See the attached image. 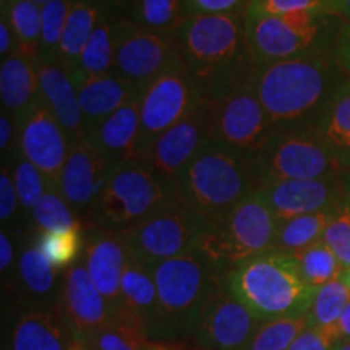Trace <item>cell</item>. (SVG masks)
<instances>
[{
    "label": "cell",
    "instance_id": "obj_1",
    "mask_svg": "<svg viewBox=\"0 0 350 350\" xmlns=\"http://www.w3.org/2000/svg\"><path fill=\"white\" fill-rule=\"evenodd\" d=\"M347 80L332 49H314L258 68V98L275 130L317 126L339 86Z\"/></svg>",
    "mask_w": 350,
    "mask_h": 350
},
{
    "label": "cell",
    "instance_id": "obj_2",
    "mask_svg": "<svg viewBox=\"0 0 350 350\" xmlns=\"http://www.w3.org/2000/svg\"><path fill=\"white\" fill-rule=\"evenodd\" d=\"M182 62L209 98L252 83L256 73L247 42L245 10L214 15H193L175 31Z\"/></svg>",
    "mask_w": 350,
    "mask_h": 350
},
{
    "label": "cell",
    "instance_id": "obj_3",
    "mask_svg": "<svg viewBox=\"0 0 350 350\" xmlns=\"http://www.w3.org/2000/svg\"><path fill=\"white\" fill-rule=\"evenodd\" d=\"M261 178L255 157L208 142L175 183V198L209 224L255 193Z\"/></svg>",
    "mask_w": 350,
    "mask_h": 350
},
{
    "label": "cell",
    "instance_id": "obj_4",
    "mask_svg": "<svg viewBox=\"0 0 350 350\" xmlns=\"http://www.w3.org/2000/svg\"><path fill=\"white\" fill-rule=\"evenodd\" d=\"M151 269L157 317L150 339L191 340L204 306L226 282V273L198 252L164 260Z\"/></svg>",
    "mask_w": 350,
    "mask_h": 350
},
{
    "label": "cell",
    "instance_id": "obj_5",
    "mask_svg": "<svg viewBox=\"0 0 350 350\" xmlns=\"http://www.w3.org/2000/svg\"><path fill=\"white\" fill-rule=\"evenodd\" d=\"M227 287L258 319L305 317L317 288L308 286L292 253L269 250L235 265Z\"/></svg>",
    "mask_w": 350,
    "mask_h": 350
},
{
    "label": "cell",
    "instance_id": "obj_6",
    "mask_svg": "<svg viewBox=\"0 0 350 350\" xmlns=\"http://www.w3.org/2000/svg\"><path fill=\"white\" fill-rule=\"evenodd\" d=\"M344 21L327 12L260 15L245 10L248 51L256 68L314 49H334Z\"/></svg>",
    "mask_w": 350,
    "mask_h": 350
},
{
    "label": "cell",
    "instance_id": "obj_7",
    "mask_svg": "<svg viewBox=\"0 0 350 350\" xmlns=\"http://www.w3.org/2000/svg\"><path fill=\"white\" fill-rule=\"evenodd\" d=\"M172 188L163 183L139 161L113 165L93 209L90 227L119 232L150 217L175 201Z\"/></svg>",
    "mask_w": 350,
    "mask_h": 350
},
{
    "label": "cell",
    "instance_id": "obj_8",
    "mask_svg": "<svg viewBox=\"0 0 350 350\" xmlns=\"http://www.w3.org/2000/svg\"><path fill=\"white\" fill-rule=\"evenodd\" d=\"M275 230L278 219L255 191L224 219L209 224L196 252L227 274L239 262L273 250Z\"/></svg>",
    "mask_w": 350,
    "mask_h": 350
},
{
    "label": "cell",
    "instance_id": "obj_9",
    "mask_svg": "<svg viewBox=\"0 0 350 350\" xmlns=\"http://www.w3.org/2000/svg\"><path fill=\"white\" fill-rule=\"evenodd\" d=\"M208 142L255 157L275 129L252 83L203 98Z\"/></svg>",
    "mask_w": 350,
    "mask_h": 350
},
{
    "label": "cell",
    "instance_id": "obj_10",
    "mask_svg": "<svg viewBox=\"0 0 350 350\" xmlns=\"http://www.w3.org/2000/svg\"><path fill=\"white\" fill-rule=\"evenodd\" d=\"M255 161L261 183L313 180L345 174L314 126L275 130L258 151Z\"/></svg>",
    "mask_w": 350,
    "mask_h": 350
},
{
    "label": "cell",
    "instance_id": "obj_11",
    "mask_svg": "<svg viewBox=\"0 0 350 350\" xmlns=\"http://www.w3.org/2000/svg\"><path fill=\"white\" fill-rule=\"evenodd\" d=\"M209 222L175 200L137 224L119 230L131 256L150 268L170 258L198 250Z\"/></svg>",
    "mask_w": 350,
    "mask_h": 350
},
{
    "label": "cell",
    "instance_id": "obj_12",
    "mask_svg": "<svg viewBox=\"0 0 350 350\" xmlns=\"http://www.w3.org/2000/svg\"><path fill=\"white\" fill-rule=\"evenodd\" d=\"M201 91L183 62L175 65L139 93L138 156L161 135L190 116L201 104Z\"/></svg>",
    "mask_w": 350,
    "mask_h": 350
},
{
    "label": "cell",
    "instance_id": "obj_13",
    "mask_svg": "<svg viewBox=\"0 0 350 350\" xmlns=\"http://www.w3.org/2000/svg\"><path fill=\"white\" fill-rule=\"evenodd\" d=\"M182 62L175 33L151 31L122 18L113 75L143 90L152 80Z\"/></svg>",
    "mask_w": 350,
    "mask_h": 350
},
{
    "label": "cell",
    "instance_id": "obj_14",
    "mask_svg": "<svg viewBox=\"0 0 350 350\" xmlns=\"http://www.w3.org/2000/svg\"><path fill=\"white\" fill-rule=\"evenodd\" d=\"M260 323L224 282L204 306L191 342L208 350H242Z\"/></svg>",
    "mask_w": 350,
    "mask_h": 350
},
{
    "label": "cell",
    "instance_id": "obj_15",
    "mask_svg": "<svg viewBox=\"0 0 350 350\" xmlns=\"http://www.w3.org/2000/svg\"><path fill=\"white\" fill-rule=\"evenodd\" d=\"M206 139V117L201 99V104L190 116L161 135L137 161L174 190L180 174L198 154Z\"/></svg>",
    "mask_w": 350,
    "mask_h": 350
},
{
    "label": "cell",
    "instance_id": "obj_16",
    "mask_svg": "<svg viewBox=\"0 0 350 350\" xmlns=\"http://www.w3.org/2000/svg\"><path fill=\"white\" fill-rule=\"evenodd\" d=\"M256 191L271 208L278 222L345 206L344 175L313 180L262 182Z\"/></svg>",
    "mask_w": 350,
    "mask_h": 350
},
{
    "label": "cell",
    "instance_id": "obj_17",
    "mask_svg": "<svg viewBox=\"0 0 350 350\" xmlns=\"http://www.w3.org/2000/svg\"><path fill=\"white\" fill-rule=\"evenodd\" d=\"M57 308L73 338L85 344L93 342L100 331L112 325L111 308L91 281L85 262L77 261L67 269Z\"/></svg>",
    "mask_w": 350,
    "mask_h": 350
},
{
    "label": "cell",
    "instance_id": "obj_18",
    "mask_svg": "<svg viewBox=\"0 0 350 350\" xmlns=\"http://www.w3.org/2000/svg\"><path fill=\"white\" fill-rule=\"evenodd\" d=\"M18 131V144L23 159L41 170L51 190H59L60 175L67 163L72 143L42 99L21 122Z\"/></svg>",
    "mask_w": 350,
    "mask_h": 350
},
{
    "label": "cell",
    "instance_id": "obj_19",
    "mask_svg": "<svg viewBox=\"0 0 350 350\" xmlns=\"http://www.w3.org/2000/svg\"><path fill=\"white\" fill-rule=\"evenodd\" d=\"M112 165L96 150L90 138L81 137L70 144L67 163L59 182V193L73 213L88 216L98 201Z\"/></svg>",
    "mask_w": 350,
    "mask_h": 350
},
{
    "label": "cell",
    "instance_id": "obj_20",
    "mask_svg": "<svg viewBox=\"0 0 350 350\" xmlns=\"http://www.w3.org/2000/svg\"><path fill=\"white\" fill-rule=\"evenodd\" d=\"M126 260L129 250L119 232L90 227V234L85 240L83 262L91 281L106 299L112 319L120 306V282Z\"/></svg>",
    "mask_w": 350,
    "mask_h": 350
},
{
    "label": "cell",
    "instance_id": "obj_21",
    "mask_svg": "<svg viewBox=\"0 0 350 350\" xmlns=\"http://www.w3.org/2000/svg\"><path fill=\"white\" fill-rule=\"evenodd\" d=\"M157 317V288L152 269L129 253L120 282V306L112 323L131 326L151 338Z\"/></svg>",
    "mask_w": 350,
    "mask_h": 350
},
{
    "label": "cell",
    "instance_id": "obj_22",
    "mask_svg": "<svg viewBox=\"0 0 350 350\" xmlns=\"http://www.w3.org/2000/svg\"><path fill=\"white\" fill-rule=\"evenodd\" d=\"M68 75L75 85L83 117H85L86 133L88 130L94 129L117 109L137 98L142 91L130 81L113 75V73L111 75H90V73L75 70Z\"/></svg>",
    "mask_w": 350,
    "mask_h": 350
},
{
    "label": "cell",
    "instance_id": "obj_23",
    "mask_svg": "<svg viewBox=\"0 0 350 350\" xmlns=\"http://www.w3.org/2000/svg\"><path fill=\"white\" fill-rule=\"evenodd\" d=\"M86 137L112 167L137 159L139 142V94L106 117L94 129L88 130Z\"/></svg>",
    "mask_w": 350,
    "mask_h": 350
},
{
    "label": "cell",
    "instance_id": "obj_24",
    "mask_svg": "<svg viewBox=\"0 0 350 350\" xmlns=\"http://www.w3.org/2000/svg\"><path fill=\"white\" fill-rule=\"evenodd\" d=\"M41 99L65 130L70 143L85 137L86 124L72 78L62 65L38 60Z\"/></svg>",
    "mask_w": 350,
    "mask_h": 350
},
{
    "label": "cell",
    "instance_id": "obj_25",
    "mask_svg": "<svg viewBox=\"0 0 350 350\" xmlns=\"http://www.w3.org/2000/svg\"><path fill=\"white\" fill-rule=\"evenodd\" d=\"M75 342L59 308H33L16 319L8 350H73Z\"/></svg>",
    "mask_w": 350,
    "mask_h": 350
},
{
    "label": "cell",
    "instance_id": "obj_26",
    "mask_svg": "<svg viewBox=\"0 0 350 350\" xmlns=\"http://www.w3.org/2000/svg\"><path fill=\"white\" fill-rule=\"evenodd\" d=\"M0 98L3 111L21 124L41 103L38 62L12 54L0 65Z\"/></svg>",
    "mask_w": 350,
    "mask_h": 350
},
{
    "label": "cell",
    "instance_id": "obj_27",
    "mask_svg": "<svg viewBox=\"0 0 350 350\" xmlns=\"http://www.w3.org/2000/svg\"><path fill=\"white\" fill-rule=\"evenodd\" d=\"M109 12L111 8H107L100 0H75L70 8L57 57V64L62 65L67 73L78 68L80 57L91 34Z\"/></svg>",
    "mask_w": 350,
    "mask_h": 350
},
{
    "label": "cell",
    "instance_id": "obj_28",
    "mask_svg": "<svg viewBox=\"0 0 350 350\" xmlns=\"http://www.w3.org/2000/svg\"><path fill=\"white\" fill-rule=\"evenodd\" d=\"M319 138L336 156L345 172L350 170V78L332 96L317 126Z\"/></svg>",
    "mask_w": 350,
    "mask_h": 350
},
{
    "label": "cell",
    "instance_id": "obj_29",
    "mask_svg": "<svg viewBox=\"0 0 350 350\" xmlns=\"http://www.w3.org/2000/svg\"><path fill=\"white\" fill-rule=\"evenodd\" d=\"M122 18L124 16L120 13L111 10L100 20L83 51L77 70L90 73V75H111L113 73Z\"/></svg>",
    "mask_w": 350,
    "mask_h": 350
},
{
    "label": "cell",
    "instance_id": "obj_30",
    "mask_svg": "<svg viewBox=\"0 0 350 350\" xmlns=\"http://www.w3.org/2000/svg\"><path fill=\"white\" fill-rule=\"evenodd\" d=\"M2 16L15 36V52L38 62L41 47V5L34 0H2Z\"/></svg>",
    "mask_w": 350,
    "mask_h": 350
},
{
    "label": "cell",
    "instance_id": "obj_31",
    "mask_svg": "<svg viewBox=\"0 0 350 350\" xmlns=\"http://www.w3.org/2000/svg\"><path fill=\"white\" fill-rule=\"evenodd\" d=\"M334 211L304 214V216H295L287 221L278 222L273 250L294 255V253L305 250L310 245L323 240L327 222Z\"/></svg>",
    "mask_w": 350,
    "mask_h": 350
},
{
    "label": "cell",
    "instance_id": "obj_32",
    "mask_svg": "<svg viewBox=\"0 0 350 350\" xmlns=\"http://www.w3.org/2000/svg\"><path fill=\"white\" fill-rule=\"evenodd\" d=\"M124 16L142 28L161 33H175L188 18L183 0H135Z\"/></svg>",
    "mask_w": 350,
    "mask_h": 350
},
{
    "label": "cell",
    "instance_id": "obj_33",
    "mask_svg": "<svg viewBox=\"0 0 350 350\" xmlns=\"http://www.w3.org/2000/svg\"><path fill=\"white\" fill-rule=\"evenodd\" d=\"M349 301L350 291L340 279H334V281L318 287L314 292L312 306L306 313L308 327L336 329Z\"/></svg>",
    "mask_w": 350,
    "mask_h": 350
},
{
    "label": "cell",
    "instance_id": "obj_34",
    "mask_svg": "<svg viewBox=\"0 0 350 350\" xmlns=\"http://www.w3.org/2000/svg\"><path fill=\"white\" fill-rule=\"evenodd\" d=\"M308 327V318L262 319L242 350H288Z\"/></svg>",
    "mask_w": 350,
    "mask_h": 350
},
{
    "label": "cell",
    "instance_id": "obj_35",
    "mask_svg": "<svg viewBox=\"0 0 350 350\" xmlns=\"http://www.w3.org/2000/svg\"><path fill=\"white\" fill-rule=\"evenodd\" d=\"M36 245L57 271L72 268L81 250H85L83 224L65 230L41 232Z\"/></svg>",
    "mask_w": 350,
    "mask_h": 350
},
{
    "label": "cell",
    "instance_id": "obj_36",
    "mask_svg": "<svg viewBox=\"0 0 350 350\" xmlns=\"http://www.w3.org/2000/svg\"><path fill=\"white\" fill-rule=\"evenodd\" d=\"M294 256L299 261L300 273L306 284L314 288L325 286L334 279H339L344 269L334 253L329 250V247L323 240L310 245L305 250L294 253Z\"/></svg>",
    "mask_w": 350,
    "mask_h": 350
},
{
    "label": "cell",
    "instance_id": "obj_37",
    "mask_svg": "<svg viewBox=\"0 0 350 350\" xmlns=\"http://www.w3.org/2000/svg\"><path fill=\"white\" fill-rule=\"evenodd\" d=\"M18 273L23 286L31 295L47 297L54 292L57 269L42 255L38 245L25 248L18 261Z\"/></svg>",
    "mask_w": 350,
    "mask_h": 350
},
{
    "label": "cell",
    "instance_id": "obj_38",
    "mask_svg": "<svg viewBox=\"0 0 350 350\" xmlns=\"http://www.w3.org/2000/svg\"><path fill=\"white\" fill-rule=\"evenodd\" d=\"M73 3H75V0H52L47 5L41 7L42 31L39 60L57 62L65 23H67L70 8H72Z\"/></svg>",
    "mask_w": 350,
    "mask_h": 350
},
{
    "label": "cell",
    "instance_id": "obj_39",
    "mask_svg": "<svg viewBox=\"0 0 350 350\" xmlns=\"http://www.w3.org/2000/svg\"><path fill=\"white\" fill-rule=\"evenodd\" d=\"M31 213L34 224L41 232L65 230L81 224V221L73 213V209L68 206L64 196L57 190H51V188H47V191Z\"/></svg>",
    "mask_w": 350,
    "mask_h": 350
},
{
    "label": "cell",
    "instance_id": "obj_40",
    "mask_svg": "<svg viewBox=\"0 0 350 350\" xmlns=\"http://www.w3.org/2000/svg\"><path fill=\"white\" fill-rule=\"evenodd\" d=\"M13 183H15L16 193H18L20 204L25 209L33 211L44 193L47 191V182L41 170L29 161L21 159L13 169Z\"/></svg>",
    "mask_w": 350,
    "mask_h": 350
},
{
    "label": "cell",
    "instance_id": "obj_41",
    "mask_svg": "<svg viewBox=\"0 0 350 350\" xmlns=\"http://www.w3.org/2000/svg\"><path fill=\"white\" fill-rule=\"evenodd\" d=\"M325 242L338 258L344 269H350V208L340 206L331 214L327 222Z\"/></svg>",
    "mask_w": 350,
    "mask_h": 350
},
{
    "label": "cell",
    "instance_id": "obj_42",
    "mask_svg": "<svg viewBox=\"0 0 350 350\" xmlns=\"http://www.w3.org/2000/svg\"><path fill=\"white\" fill-rule=\"evenodd\" d=\"M146 340V336H143L135 327L122 323H112L106 329L100 331L90 345H93L96 350H144Z\"/></svg>",
    "mask_w": 350,
    "mask_h": 350
},
{
    "label": "cell",
    "instance_id": "obj_43",
    "mask_svg": "<svg viewBox=\"0 0 350 350\" xmlns=\"http://www.w3.org/2000/svg\"><path fill=\"white\" fill-rule=\"evenodd\" d=\"M331 0H250L245 10L260 15H286L292 12H327Z\"/></svg>",
    "mask_w": 350,
    "mask_h": 350
},
{
    "label": "cell",
    "instance_id": "obj_44",
    "mask_svg": "<svg viewBox=\"0 0 350 350\" xmlns=\"http://www.w3.org/2000/svg\"><path fill=\"white\" fill-rule=\"evenodd\" d=\"M339 342V336L336 329H317L306 327L294 340L288 350H334Z\"/></svg>",
    "mask_w": 350,
    "mask_h": 350
},
{
    "label": "cell",
    "instance_id": "obj_45",
    "mask_svg": "<svg viewBox=\"0 0 350 350\" xmlns=\"http://www.w3.org/2000/svg\"><path fill=\"white\" fill-rule=\"evenodd\" d=\"M250 0H183L188 16L245 10Z\"/></svg>",
    "mask_w": 350,
    "mask_h": 350
},
{
    "label": "cell",
    "instance_id": "obj_46",
    "mask_svg": "<svg viewBox=\"0 0 350 350\" xmlns=\"http://www.w3.org/2000/svg\"><path fill=\"white\" fill-rule=\"evenodd\" d=\"M18 193H16L13 177L7 172L5 167L0 170V219L3 222L13 217L18 208Z\"/></svg>",
    "mask_w": 350,
    "mask_h": 350
},
{
    "label": "cell",
    "instance_id": "obj_47",
    "mask_svg": "<svg viewBox=\"0 0 350 350\" xmlns=\"http://www.w3.org/2000/svg\"><path fill=\"white\" fill-rule=\"evenodd\" d=\"M332 54L344 75L350 78V23H342L340 26Z\"/></svg>",
    "mask_w": 350,
    "mask_h": 350
},
{
    "label": "cell",
    "instance_id": "obj_48",
    "mask_svg": "<svg viewBox=\"0 0 350 350\" xmlns=\"http://www.w3.org/2000/svg\"><path fill=\"white\" fill-rule=\"evenodd\" d=\"M12 54H15V36H13L8 21L2 16V20H0V55L3 60Z\"/></svg>",
    "mask_w": 350,
    "mask_h": 350
},
{
    "label": "cell",
    "instance_id": "obj_49",
    "mask_svg": "<svg viewBox=\"0 0 350 350\" xmlns=\"http://www.w3.org/2000/svg\"><path fill=\"white\" fill-rule=\"evenodd\" d=\"M13 138V117L5 111L0 116V148L2 151L8 150Z\"/></svg>",
    "mask_w": 350,
    "mask_h": 350
},
{
    "label": "cell",
    "instance_id": "obj_50",
    "mask_svg": "<svg viewBox=\"0 0 350 350\" xmlns=\"http://www.w3.org/2000/svg\"><path fill=\"white\" fill-rule=\"evenodd\" d=\"M13 261V245L5 230L0 232V269L7 271Z\"/></svg>",
    "mask_w": 350,
    "mask_h": 350
},
{
    "label": "cell",
    "instance_id": "obj_51",
    "mask_svg": "<svg viewBox=\"0 0 350 350\" xmlns=\"http://www.w3.org/2000/svg\"><path fill=\"white\" fill-rule=\"evenodd\" d=\"M329 13L338 16L344 23H350V0H331Z\"/></svg>",
    "mask_w": 350,
    "mask_h": 350
},
{
    "label": "cell",
    "instance_id": "obj_52",
    "mask_svg": "<svg viewBox=\"0 0 350 350\" xmlns=\"http://www.w3.org/2000/svg\"><path fill=\"white\" fill-rule=\"evenodd\" d=\"M336 331H338L339 340H350V301L345 306L342 317H340L338 326H336Z\"/></svg>",
    "mask_w": 350,
    "mask_h": 350
},
{
    "label": "cell",
    "instance_id": "obj_53",
    "mask_svg": "<svg viewBox=\"0 0 350 350\" xmlns=\"http://www.w3.org/2000/svg\"><path fill=\"white\" fill-rule=\"evenodd\" d=\"M100 2H103L107 8H111L112 12L120 13V15L124 16V13L129 10V7L135 2V0H100Z\"/></svg>",
    "mask_w": 350,
    "mask_h": 350
},
{
    "label": "cell",
    "instance_id": "obj_54",
    "mask_svg": "<svg viewBox=\"0 0 350 350\" xmlns=\"http://www.w3.org/2000/svg\"><path fill=\"white\" fill-rule=\"evenodd\" d=\"M344 188H345V206L350 208V170L344 174Z\"/></svg>",
    "mask_w": 350,
    "mask_h": 350
},
{
    "label": "cell",
    "instance_id": "obj_55",
    "mask_svg": "<svg viewBox=\"0 0 350 350\" xmlns=\"http://www.w3.org/2000/svg\"><path fill=\"white\" fill-rule=\"evenodd\" d=\"M339 279L345 284V286H347V288L350 291V269H342V273H340Z\"/></svg>",
    "mask_w": 350,
    "mask_h": 350
},
{
    "label": "cell",
    "instance_id": "obj_56",
    "mask_svg": "<svg viewBox=\"0 0 350 350\" xmlns=\"http://www.w3.org/2000/svg\"><path fill=\"white\" fill-rule=\"evenodd\" d=\"M73 350H96V349L93 347V345L81 342V340H77L75 347H73Z\"/></svg>",
    "mask_w": 350,
    "mask_h": 350
},
{
    "label": "cell",
    "instance_id": "obj_57",
    "mask_svg": "<svg viewBox=\"0 0 350 350\" xmlns=\"http://www.w3.org/2000/svg\"><path fill=\"white\" fill-rule=\"evenodd\" d=\"M334 350H350V340H339Z\"/></svg>",
    "mask_w": 350,
    "mask_h": 350
},
{
    "label": "cell",
    "instance_id": "obj_58",
    "mask_svg": "<svg viewBox=\"0 0 350 350\" xmlns=\"http://www.w3.org/2000/svg\"><path fill=\"white\" fill-rule=\"evenodd\" d=\"M34 2H36L38 5L44 7V5H47V3H49V2H52V0H34Z\"/></svg>",
    "mask_w": 350,
    "mask_h": 350
},
{
    "label": "cell",
    "instance_id": "obj_59",
    "mask_svg": "<svg viewBox=\"0 0 350 350\" xmlns=\"http://www.w3.org/2000/svg\"><path fill=\"white\" fill-rule=\"evenodd\" d=\"M195 350H208V349H200V347H196Z\"/></svg>",
    "mask_w": 350,
    "mask_h": 350
}]
</instances>
